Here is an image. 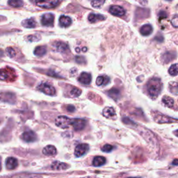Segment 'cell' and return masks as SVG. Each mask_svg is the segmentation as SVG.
Here are the masks:
<instances>
[{"label": "cell", "mask_w": 178, "mask_h": 178, "mask_svg": "<svg viewBox=\"0 0 178 178\" xmlns=\"http://www.w3.org/2000/svg\"><path fill=\"white\" fill-rule=\"evenodd\" d=\"M14 70L10 67L0 70V80L2 81H13L14 80Z\"/></svg>", "instance_id": "obj_4"}, {"label": "cell", "mask_w": 178, "mask_h": 178, "mask_svg": "<svg viewBox=\"0 0 178 178\" xmlns=\"http://www.w3.org/2000/svg\"><path fill=\"white\" fill-rule=\"evenodd\" d=\"M166 17H167V14H166V12H164V11H162V12H160V13H159V20L165 18H166Z\"/></svg>", "instance_id": "obj_39"}, {"label": "cell", "mask_w": 178, "mask_h": 178, "mask_svg": "<svg viewBox=\"0 0 178 178\" xmlns=\"http://www.w3.org/2000/svg\"><path fill=\"white\" fill-rule=\"evenodd\" d=\"M81 90L79 89L78 88H73L70 90V96L72 98L79 97L81 95Z\"/></svg>", "instance_id": "obj_33"}, {"label": "cell", "mask_w": 178, "mask_h": 178, "mask_svg": "<svg viewBox=\"0 0 178 178\" xmlns=\"http://www.w3.org/2000/svg\"><path fill=\"white\" fill-rule=\"evenodd\" d=\"M174 134H176V135L177 136V137H178V129H177V130H176V131H175V132H174Z\"/></svg>", "instance_id": "obj_43"}, {"label": "cell", "mask_w": 178, "mask_h": 178, "mask_svg": "<svg viewBox=\"0 0 178 178\" xmlns=\"http://www.w3.org/2000/svg\"><path fill=\"white\" fill-rule=\"evenodd\" d=\"M105 17L100 14H95V13H90L89 15V20L92 23H95V22L99 21H102L105 20Z\"/></svg>", "instance_id": "obj_17"}, {"label": "cell", "mask_w": 178, "mask_h": 178, "mask_svg": "<svg viewBox=\"0 0 178 178\" xmlns=\"http://www.w3.org/2000/svg\"><path fill=\"white\" fill-rule=\"evenodd\" d=\"M76 51H77V52H80V48H77V49H76Z\"/></svg>", "instance_id": "obj_46"}, {"label": "cell", "mask_w": 178, "mask_h": 178, "mask_svg": "<svg viewBox=\"0 0 178 178\" xmlns=\"http://www.w3.org/2000/svg\"><path fill=\"white\" fill-rule=\"evenodd\" d=\"M173 164L175 166H177L178 165V159H174L173 162Z\"/></svg>", "instance_id": "obj_42"}, {"label": "cell", "mask_w": 178, "mask_h": 178, "mask_svg": "<svg viewBox=\"0 0 178 178\" xmlns=\"http://www.w3.org/2000/svg\"><path fill=\"white\" fill-rule=\"evenodd\" d=\"M54 47H55L56 50H57L58 52H61V53H64L69 50L68 45L61 41L56 42V43L54 44Z\"/></svg>", "instance_id": "obj_15"}, {"label": "cell", "mask_w": 178, "mask_h": 178, "mask_svg": "<svg viewBox=\"0 0 178 178\" xmlns=\"http://www.w3.org/2000/svg\"><path fill=\"white\" fill-rule=\"evenodd\" d=\"M82 50H83V52H86V51H87V48H86V47H84Z\"/></svg>", "instance_id": "obj_45"}, {"label": "cell", "mask_w": 178, "mask_h": 178, "mask_svg": "<svg viewBox=\"0 0 178 178\" xmlns=\"http://www.w3.org/2000/svg\"><path fill=\"white\" fill-rule=\"evenodd\" d=\"M8 4L14 8H20L24 5L23 0H8Z\"/></svg>", "instance_id": "obj_27"}, {"label": "cell", "mask_w": 178, "mask_h": 178, "mask_svg": "<svg viewBox=\"0 0 178 178\" xmlns=\"http://www.w3.org/2000/svg\"><path fill=\"white\" fill-rule=\"evenodd\" d=\"M54 20V15L52 13H45L41 18V23L43 26L52 27Z\"/></svg>", "instance_id": "obj_6"}, {"label": "cell", "mask_w": 178, "mask_h": 178, "mask_svg": "<svg viewBox=\"0 0 178 178\" xmlns=\"http://www.w3.org/2000/svg\"><path fill=\"white\" fill-rule=\"evenodd\" d=\"M104 2L105 0H91L90 2L92 7L94 8H100L104 4Z\"/></svg>", "instance_id": "obj_31"}, {"label": "cell", "mask_w": 178, "mask_h": 178, "mask_svg": "<svg viewBox=\"0 0 178 178\" xmlns=\"http://www.w3.org/2000/svg\"><path fill=\"white\" fill-rule=\"evenodd\" d=\"M115 110L112 107H106L103 110V115L107 118H113L115 117Z\"/></svg>", "instance_id": "obj_21"}, {"label": "cell", "mask_w": 178, "mask_h": 178, "mask_svg": "<svg viewBox=\"0 0 178 178\" xmlns=\"http://www.w3.org/2000/svg\"><path fill=\"white\" fill-rule=\"evenodd\" d=\"M152 31H153V29H152V27L150 24H145L141 27L140 33H141V35L148 36L151 34Z\"/></svg>", "instance_id": "obj_18"}, {"label": "cell", "mask_w": 178, "mask_h": 178, "mask_svg": "<svg viewBox=\"0 0 178 178\" xmlns=\"http://www.w3.org/2000/svg\"><path fill=\"white\" fill-rule=\"evenodd\" d=\"M89 150V145L85 143L80 144L75 148V155L77 157H80L85 154Z\"/></svg>", "instance_id": "obj_8"}, {"label": "cell", "mask_w": 178, "mask_h": 178, "mask_svg": "<svg viewBox=\"0 0 178 178\" xmlns=\"http://www.w3.org/2000/svg\"><path fill=\"white\" fill-rule=\"evenodd\" d=\"M110 81V79L109 77L105 75H102L99 76L97 78V80H96V84H97L98 86H103V85H106L108 84Z\"/></svg>", "instance_id": "obj_23"}, {"label": "cell", "mask_w": 178, "mask_h": 178, "mask_svg": "<svg viewBox=\"0 0 178 178\" xmlns=\"http://www.w3.org/2000/svg\"><path fill=\"white\" fill-rule=\"evenodd\" d=\"M86 125V121L84 119H80V118H75V119H72L71 125L75 131H81L85 128Z\"/></svg>", "instance_id": "obj_7"}, {"label": "cell", "mask_w": 178, "mask_h": 178, "mask_svg": "<svg viewBox=\"0 0 178 178\" xmlns=\"http://www.w3.org/2000/svg\"><path fill=\"white\" fill-rule=\"evenodd\" d=\"M22 139L27 143L34 142L37 139V136L33 131H27L24 132L22 136Z\"/></svg>", "instance_id": "obj_12"}, {"label": "cell", "mask_w": 178, "mask_h": 178, "mask_svg": "<svg viewBox=\"0 0 178 178\" xmlns=\"http://www.w3.org/2000/svg\"><path fill=\"white\" fill-rule=\"evenodd\" d=\"M7 54L11 58H13L14 56L16 55L15 50V49H13V47H8V48H7Z\"/></svg>", "instance_id": "obj_34"}, {"label": "cell", "mask_w": 178, "mask_h": 178, "mask_svg": "<svg viewBox=\"0 0 178 178\" xmlns=\"http://www.w3.org/2000/svg\"><path fill=\"white\" fill-rule=\"evenodd\" d=\"M171 24L174 27L178 28V15H175L171 20Z\"/></svg>", "instance_id": "obj_37"}, {"label": "cell", "mask_w": 178, "mask_h": 178, "mask_svg": "<svg viewBox=\"0 0 178 178\" xmlns=\"http://www.w3.org/2000/svg\"><path fill=\"white\" fill-rule=\"evenodd\" d=\"M38 7L45 9L54 8L59 4L60 0H32Z\"/></svg>", "instance_id": "obj_2"}, {"label": "cell", "mask_w": 178, "mask_h": 178, "mask_svg": "<svg viewBox=\"0 0 178 178\" xmlns=\"http://www.w3.org/2000/svg\"><path fill=\"white\" fill-rule=\"evenodd\" d=\"M51 168L54 170H64L68 168V165L63 162H54L51 166Z\"/></svg>", "instance_id": "obj_22"}, {"label": "cell", "mask_w": 178, "mask_h": 178, "mask_svg": "<svg viewBox=\"0 0 178 178\" xmlns=\"http://www.w3.org/2000/svg\"><path fill=\"white\" fill-rule=\"evenodd\" d=\"M2 169V159L1 157H0V171H1Z\"/></svg>", "instance_id": "obj_44"}, {"label": "cell", "mask_w": 178, "mask_h": 178, "mask_svg": "<svg viewBox=\"0 0 178 178\" xmlns=\"http://www.w3.org/2000/svg\"><path fill=\"white\" fill-rule=\"evenodd\" d=\"M106 163V159L103 157H95L93 161V165L94 166H101Z\"/></svg>", "instance_id": "obj_25"}, {"label": "cell", "mask_w": 178, "mask_h": 178, "mask_svg": "<svg viewBox=\"0 0 178 178\" xmlns=\"http://www.w3.org/2000/svg\"><path fill=\"white\" fill-rule=\"evenodd\" d=\"M22 26L25 28H34L36 27V22L33 18H29L22 21Z\"/></svg>", "instance_id": "obj_24"}, {"label": "cell", "mask_w": 178, "mask_h": 178, "mask_svg": "<svg viewBox=\"0 0 178 178\" xmlns=\"http://www.w3.org/2000/svg\"><path fill=\"white\" fill-rule=\"evenodd\" d=\"M28 40H29V41H32V42H34V41H39L40 40V36L39 35H31V36H28Z\"/></svg>", "instance_id": "obj_36"}, {"label": "cell", "mask_w": 178, "mask_h": 178, "mask_svg": "<svg viewBox=\"0 0 178 178\" xmlns=\"http://www.w3.org/2000/svg\"><path fill=\"white\" fill-rule=\"evenodd\" d=\"M108 94L109 97H111L112 99H114L115 100H117L120 96V90L118 89H112L108 91Z\"/></svg>", "instance_id": "obj_26"}, {"label": "cell", "mask_w": 178, "mask_h": 178, "mask_svg": "<svg viewBox=\"0 0 178 178\" xmlns=\"http://www.w3.org/2000/svg\"><path fill=\"white\" fill-rule=\"evenodd\" d=\"M162 102L165 105L168 107H170V108H172L174 105V100L171 97H169V96H164L162 98Z\"/></svg>", "instance_id": "obj_29"}, {"label": "cell", "mask_w": 178, "mask_h": 178, "mask_svg": "<svg viewBox=\"0 0 178 178\" xmlns=\"http://www.w3.org/2000/svg\"><path fill=\"white\" fill-rule=\"evenodd\" d=\"M79 81L85 85H89L91 82V75L89 73L82 72L79 77Z\"/></svg>", "instance_id": "obj_13"}, {"label": "cell", "mask_w": 178, "mask_h": 178, "mask_svg": "<svg viewBox=\"0 0 178 178\" xmlns=\"http://www.w3.org/2000/svg\"><path fill=\"white\" fill-rule=\"evenodd\" d=\"M109 13L112 14L113 15L118 16V17H122L123 15H125V11L123 7H120V6L114 5L110 7Z\"/></svg>", "instance_id": "obj_9"}, {"label": "cell", "mask_w": 178, "mask_h": 178, "mask_svg": "<svg viewBox=\"0 0 178 178\" xmlns=\"http://www.w3.org/2000/svg\"><path fill=\"white\" fill-rule=\"evenodd\" d=\"M169 74L172 76H176L178 75V63L172 65L168 70Z\"/></svg>", "instance_id": "obj_30"}, {"label": "cell", "mask_w": 178, "mask_h": 178, "mask_svg": "<svg viewBox=\"0 0 178 178\" xmlns=\"http://www.w3.org/2000/svg\"><path fill=\"white\" fill-rule=\"evenodd\" d=\"M75 60L78 63H80V64H83L86 62L85 59L82 57V56H77V57L75 58Z\"/></svg>", "instance_id": "obj_38"}, {"label": "cell", "mask_w": 178, "mask_h": 178, "mask_svg": "<svg viewBox=\"0 0 178 178\" xmlns=\"http://www.w3.org/2000/svg\"><path fill=\"white\" fill-rule=\"evenodd\" d=\"M67 110L68 112H74L75 111V108L72 105H69L67 107Z\"/></svg>", "instance_id": "obj_41"}, {"label": "cell", "mask_w": 178, "mask_h": 178, "mask_svg": "<svg viewBox=\"0 0 178 178\" xmlns=\"http://www.w3.org/2000/svg\"><path fill=\"white\" fill-rule=\"evenodd\" d=\"M37 89L40 90V91L43 92L45 94L49 95H54L56 93V90L52 86H51L50 84L47 83H42L40 85L38 86Z\"/></svg>", "instance_id": "obj_5"}, {"label": "cell", "mask_w": 178, "mask_h": 178, "mask_svg": "<svg viewBox=\"0 0 178 178\" xmlns=\"http://www.w3.org/2000/svg\"><path fill=\"white\" fill-rule=\"evenodd\" d=\"M123 121H124V123H126V124H132V125H134V122H133V121H132L130 120V119L129 118H124L123 119Z\"/></svg>", "instance_id": "obj_40"}, {"label": "cell", "mask_w": 178, "mask_h": 178, "mask_svg": "<svg viewBox=\"0 0 178 178\" xmlns=\"http://www.w3.org/2000/svg\"><path fill=\"white\" fill-rule=\"evenodd\" d=\"M47 52V48L45 46H38L34 50V54L38 56L45 55Z\"/></svg>", "instance_id": "obj_28"}, {"label": "cell", "mask_w": 178, "mask_h": 178, "mask_svg": "<svg viewBox=\"0 0 178 178\" xmlns=\"http://www.w3.org/2000/svg\"><path fill=\"white\" fill-rule=\"evenodd\" d=\"M113 149H114V147L111 145H110V144H106V145H104L102 148V150L104 152H110L112 151Z\"/></svg>", "instance_id": "obj_35"}, {"label": "cell", "mask_w": 178, "mask_h": 178, "mask_svg": "<svg viewBox=\"0 0 178 178\" xmlns=\"http://www.w3.org/2000/svg\"><path fill=\"white\" fill-rule=\"evenodd\" d=\"M43 152L45 155H47V156H53L56 154V149L54 146L53 145H47L45 147L43 150Z\"/></svg>", "instance_id": "obj_20"}, {"label": "cell", "mask_w": 178, "mask_h": 178, "mask_svg": "<svg viewBox=\"0 0 178 178\" xmlns=\"http://www.w3.org/2000/svg\"><path fill=\"white\" fill-rule=\"evenodd\" d=\"M0 99L2 101L7 102L10 103H14L15 102V95L13 93H2L0 95Z\"/></svg>", "instance_id": "obj_16"}, {"label": "cell", "mask_w": 178, "mask_h": 178, "mask_svg": "<svg viewBox=\"0 0 178 178\" xmlns=\"http://www.w3.org/2000/svg\"><path fill=\"white\" fill-rule=\"evenodd\" d=\"M162 82L159 78H152L147 84V90L151 98H155L160 94Z\"/></svg>", "instance_id": "obj_1"}, {"label": "cell", "mask_w": 178, "mask_h": 178, "mask_svg": "<svg viewBox=\"0 0 178 178\" xmlns=\"http://www.w3.org/2000/svg\"><path fill=\"white\" fill-rule=\"evenodd\" d=\"M72 23V20L70 18L67 16L62 15L59 18V24L62 27H69Z\"/></svg>", "instance_id": "obj_19"}, {"label": "cell", "mask_w": 178, "mask_h": 178, "mask_svg": "<svg viewBox=\"0 0 178 178\" xmlns=\"http://www.w3.org/2000/svg\"><path fill=\"white\" fill-rule=\"evenodd\" d=\"M167 1H172V0H167Z\"/></svg>", "instance_id": "obj_47"}, {"label": "cell", "mask_w": 178, "mask_h": 178, "mask_svg": "<svg viewBox=\"0 0 178 178\" xmlns=\"http://www.w3.org/2000/svg\"><path fill=\"white\" fill-rule=\"evenodd\" d=\"M154 120L159 123H177L178 120L171 118L168 116H166L164 115L159 114L154 117Z\"/></svg>", "instance_id": "obj_11"}, {"label": "cell", "mask_w": 178, "mask_h": 178, "mask_svg": "<svg viewBox=\"0 0 178 178\" xmlns=\"http://www.w3.org/2000/svg\"><path fill=\"white\" fill-rule=\"evenodd\" d=\"M18 166V162L15 158L13 157H9L7 159L6 162V166L8 170H13V169L16 168L17 166Z\"/></svg>", "instance_id": "obj_14"}, {"label": "cell", "mask_w": 178, "mask_h": 178, "mask_svg": "<svg viewBox=\"0 0 178 178\" xmlns=\"http://www.w3.org/2000/svg\"><path fill=\"white\" fill-rule=\"evenodd\" d=\"M169 89L171 93L177 94L178 93V84L176 82H171L169 84Z\"/></svg>", "instance_id": "obj_32"}, {"label": "cell", "mask_w": 178, "mask_h": 178, "mask_svg": "<svg viewBox=\"0 0 178 178\" xmlns=\"http://www.w3.org/2000/svg\"><path fill=\"white\" fill-rule=\"evenodd\" d=\"M56 125L62 129H67L71 125L72 119L65 115H60L56 118Z\"/></svg>", "instance_id": "obj_3"}, {"label": "cell", "mask_w": 178, "mask_h": 178, "mask_svg": "<svg viewBox=\"0 0 178 178\" xmlns=\"http://www.w3.org/2000/svg\"><path fill=\"white\" fill-rule=\"evenodd\" d=\"M150 15V10L148 8H138L135 12L136 20H142L148 18Z\"/></svg>", "instance_id": "obj_10"}]
</instances>
